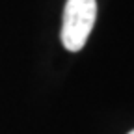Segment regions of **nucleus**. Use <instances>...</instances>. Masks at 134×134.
Returning a JSON list of instances; mask_svg holds the SVG:
<instances>
[{
  "instance_id": "nucleus-1",
  "label": "nucleus",
  "mask_w": 134,
  "mask_h": 134,
  "mask_svg": "<svg viewBox=\"0 0 134 134\" xmlns=\"http://www.w3.org/2000/svg\"><path fill=\"white\" fill-rule=\"evenodd\" d=\"M97 17L95 0H67L63 8L62 43L67 50L76 52L88 41Z\"/></svg>"
},
{
  "instance_id": "nucleus-2",
  "label": "nucleus",
  "mask_w": 134,
  "mask_h": 134,
  "mask_svg": "<svg viewBox=\"0 0 134 134\" xmlns=\"http://www.w3.org/2000/svg\"><path fill=\"white\" fill-rule=\"evenodd\" d=\"M129 134H134V130H130V132H129Z\"/></svg>"
}]
</instances>
